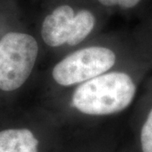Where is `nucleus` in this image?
Returning <instances> with one entry per match:
<instances>
[{
  "instance_id": "obj_6",
  "label": "nucleus",
  "mask_w": 152,
  "mask_h": 152,
  "mask_svg": "<svg viewBox=\"0 0 152 152\" xmlns=\"http://www.w3.org/2000/svg\"><path fill=\"white\" fill-rule=\"evenodd\" d=\"M140 140L142 152H152V107L142 125Z\"/></svg>"
},
{
  "instance_id": "obj_1",
  "label": "nucleus",
  "mask_w": 152,
  "mask_h": 152,
  "mask_svg": "<svg viewBox=\"0 0 152 152\" xmlns=\"http://www.w3.org/2000/svg\"><path fill=\"white\" fill-rule=\"evenodd\" d=\"M136 91L137 86L130 75L123 71H108L77 86L71 104L85 115L109 116L128 108Z\"/></svg>"
},
{
  "instance_id": "obj_3",
  "label": "nucleus",
  "mask_w": 152,
  "mask_h": 152,
  "mask_svg": "<svg viewBox=\"0 0 152 152\" xmlns=\"http://www.w3.org/2000/svg\"><path fill=\"white\" fill-rule=\"evenodd\" d=\"M39 46L31 35L10 31L0 40V90L16 91L32 73Z\"/></svg>"
},
{
  "instance_id": "obj_2",
  "label": "nucleus",
  "mask_w": 152,
  "mask_h": 152,
  "mask_svg": "<svg viewBox=\"0 0 152 152\" xmlns=\"http://www.w3.org/2000/svg\"><path fill=\"white\" fill-rule=\"evenodd\" d=\"M95 12L70 2L55 5L48 12L41 26V36L51 48L75 47L84 42L96 26Z\"/></svg>"
},
{
  "instance_id": "obj_4",
  "label": "nucleus",
  "mask_w": 152,
  "mask_h": 152,
  "mask_svg": "<svg viewBox=\"0 0 152 152\" xmlns=\"http://www.w3.org/2000/svg\"><path fill=\"white\" fill-rule=\"evenodd\" d=\"M116 61L117 56L113 49L104 46L86 47L57 63L52 76L60 86H77L108 72Z\"/></svg>"
},
{
  "instance_id": "obj_5",
  "label": "nucleus",
  "mask_w": 152,
  "mask_h": 152,
  "mask_svg": "<svg viewBox=\"0 0 152 152\" xmlns=\"http://www.w3.org/2000/svg\"><path fill=\"white\" fill-rule=\"evenodd\" d=\"M39 141L26 128L0 131V152H39Z\"/></svg>"
},
{
  "instance_id": "obj_7",
  "label": "nucleus",
  "mask_w": 152,
  "mask_h": 152,
  "mask_svg": "<svg viewBox=\"0 0 152 152\" xmlns=\"http://www.w3.org/2000/svg\"><path fill=\"white\" fill-rule=\"evenodd\" d=\"M144 0H96L99 5L105 9L129 10L134 9Z\"/></svg>"
}]
</instances>
